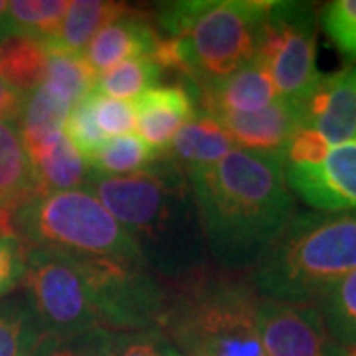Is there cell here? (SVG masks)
I'll return each instance as SVG.
<instances>
[{
	"label": "cell",
	"mask_w": 356,
	"mask_h": 356,
	"mask_svg": "<svg viewBox=\"0 0 356 356\" xmlns=\"http://www.w3.org/2000/svg\"><path fill=\"white\" fill-rule=\"evenodd\" d=\"M188 184L206 243L226 267H254L295 218L281 156L234 149L188 170Z\"/></svg>",
	"instance_id": "6da1fadb"
},
{
	"label": "cell",
	"mask_w": 356,
	"mask_h": 356,
	"mask_svg": "<svg viewBox=\"0 0 356 356\" xmlns=\"http://www.w3.org/2000/svg\"><path fill=\"white\" fill-rule=\"evenodd\" d=\"M356 269V210L295 214L252 269L259 299L315 303L327 287Z\"/></svg>",
	"instance_id": "7a4b0ae2"
},
{
	"label": "cell",
	"mask_w": 356,
	"mask_h": 356,
	"mask_svg": "<svg viewBox=\"0 0 356 356\" xmlns=\"http://www.w3.org/2000/svg\"><path fill=\"white\" fill-rule=\"evenodd\" d=\"M269 6L264 0L170 2L161 6L159 26L182 40L192 81L206 88L254 60Z\"/></svg>",
	"instance_id": "3957f363"
},
{
	"label": "cell",
	"mask_w": 356,
	"mask_h": 356,
	"mask_svg": "<svg viewBox=\"0 0 356 356\" xmlns=\"http://www.w3.org/2000/svg\"><path fill=\"white\" fill-rule=\"evenodd\" d=\"M4 218L14 236L32 248L83 257L143 259L139 242L86 188L36 194Z\"/></svg>",
	"instance_id": "277c9868"
},
{
	"label": "cell",
	"mask_w": 356,
	"mask_h": 356,
	"mask_svg": "<svg viewBox=\"0 0 356 356\" xmlns=\"http://www.w3.org/2000/svg\"><path fill=\"white\" fill-rule=\"evenodd\" d=\"M250 285L210 281L165 301L159 331L180 356H264Z\"/></svg>",
	"instance_id": "5b68a950"
},
{
	"label": "cell",
	"mask_w": 356,
	"mask_h": 356,
	"mask_svg": "<svg viewBox=\"0 0 356 356\" xmlns=\"http://www.w3.org/2000/svg\"><path fill=\"white\" fill-rule=\"evenodd\" d=\"M255 60L266 65L280 99L301 103L323 74L317 70V20L307 2H271Z\"/></svg>",
	"instance_id": "8992f818"
},
{
	"label": "cell",
	"mask_w": 356,
	"mask_h": 356,
	"mask_svg": "<svg viewBox=\"0 0 356 356\" xmlns=\"http://www.w3.org/2000/svg\"><path fill=\"white\" fill-rule=\"evenodd\" d=\"M89 287L99 327L111 332L159 331L165 295L143 261L76 255Z\"/></svg>",
	"instance_id": "52a82bcc"
},
{
	"label": "cell",
	"mask_w": 356,
	"mask_h": 356,
	"mask_svg": "<svg viewBox=\"0 0 356 356\" xmlns=\"http://www.w3.org/2000/svg\"><path fill=\"white\" fill-rule=\"evenodd\" d=\"M22 283L44 334L102 329L76 255L30 248Z\"/></svg>",
	"instance_id": "ba28073f"
},
{
	"label": "cell",
	"mask_w": 356,
	"mask_h": 356,
	"mask_svg": "<svg viewBox=\"0 0 356 356\" xmlns=\"http://www.w3.org/2000/svg\"><path fill=\"white\" fill-rule=\"evenodd\" d=\"M175 184L159 168H147L133 175H97L89 172L83 188L89 191L111 216L139 242L145 234L161 229L175 198Z\"/></svg>",
	"instance_id": "9c48e42d"
},
{
	"label": "cell",
	"mask_w": 356,
	"mask_h": 356,
	"mask_svg": "<svg viewBox=\"0 0 356 356\" xmlns=\"http://www.w3.org/2000/svg\"><path fill=\"white\" fill-rule=\"evenodd\" d=\"M255 329L264 356H341L313 303H280L259 299Z\"/></svg>",
	"instance_id": "30bf717a"
},
{
	"label": "cell",
	"mask_w": 356,
	"mask_h": 356,
	"mask_svg": "<svg viewBox=\"0 0 356 356\" xmlns=\"http://www.w3.org/2000/svg\"><path fill=\"white\" fill-rule=\"evenodd\" d=\"M287 186L323 212L356 210V137L332 147L315 165L283 166Z\"/></svg>",
	"instance_id": "8fae6325"
},
{
	"label": "cell",
	"mask_w": 356,
	"mask_h": 356,
	"mask_svg": "<svg viewBox=\"0 0 356 356\" xmlns=\"http://www.w3.org/2000/svg\"><path fill=\"white\" fill-rule=\"evenodd\" d=\"M210 117L226 131L236 149L267 156H283L295 131L305 125L303 105L285 99H277L255 113H214Z\"/></svg>",
	"instance_id": "7c38bea8"
},
{
	"label": "cell",
	"mask_w": 356,
	"mask_h": 356,
	"mask_svg": "<svg viewBox=\"0 0 356 356\" xmlns=\"http://www.w3.org/2000/svg\"><path fill=\"white\" fill-rule=\"evenodd\" d=\"M303 127L317 131L331 147L356 137V65L323 76L301 102Z\"/></svg>",
	"instance_id": "4fadbf2b"
},
{
	"label": "cell",
	"mask_w": 356,
	"mask_h": 356,
	"mask_svg": "<svg viewBox=\"0 0 356 356\" xmlns=\"http://www.w3.org/2000/svg\"><path fill=\"white\" fill-rule=\"evenodd\" d=\"M202 91L206 115L255 113L280 99L267 67L255 58L228 77L202 88Z\"/></svg>",
	"instance_id": "5bb4252c"
},
{
	"label": "cell",
	"mask_w": 356,
	"mask_h": 356,
	"mask_svg": "<svg viewBox=\"0 0 356 356\" xmlns=\"http://www.w3.org/2000/svg\"><path fill=\"white\" fill-rule=\"evenodd\" d=\"M137 111V133L147 145H151L159 153H163L170 140L175 139L178 129L186 125L196 117L194 102L184 88L147 89L135 99Z\"/></svg>",
	"instance_id": "9a60e30c"
},
{
	"label": "cell",
	"mask_w": 356,
	"mask_h": 356,
	"mask_svg": "<svg viewBox=\"0 0 356 356\" xmlns=\"http://www.w3.org/2000/svg\"><path fill=\"white\" fill-rule=\"evenodd\" d=\"M156 40L159 34L154 32L153 24H149L147 16L129 8L127 13L103 28L83 56L99 76L123 62L151 56Z\"/></svg>",
	"instance_id": "2e32d148"
},
{
	"label": "cell",
	"mask_w": 356,
	"mask_h": 356,
	"mask_svg": "<svg viewBox=\"0 0 356 356\" xmlns=\"http://www.w3.org/2000/svg\"><path fill=\"white\" fill-rule=\"evenodd\" d=\"M129 6L125 2H107V0H70L58 30L44 42L48 50L83 54L93 38L107 24L125 14Z\"/></svg>",
	"instance_id": "e0dca14e"
},
{
	"label": "cell",
	"mask_w": 356,
	"mask_h": 356,
	"mask_svg": "<svg viewBox=\"0 0 356 356\" xmlns=\"http://www.w3.org/2000/svg\"><path fill=\"white\" fill-rule=\"evenodd\" d=\"M236 147L210 115H200L178 129L175 139L161 153L172 163L184 166L186 172L192 168L210 166L232 153Z\"/></svg>",
	"instance_id": "ac0fdd59"
},
{
	"label": "cell",
	"mask_w": 356,
	"mask_h": 356,
	"mask_svg": "<svg viewBox=\"0 0 356 356\" xmlns=\"http://www.w3.org/2000/svg\"><path fill=\"white\" fill-rule=\"evenodd\" d=\"M40 194L38 180L26 154L18 123L0 121V214Z\"/></svg>",
	"instance_id": "d6986e66"
},
{
	"label": "cell",
	"mask_w": 356,
	"mask_h": 356,
	"mask_svg": "<svg viewBox=\"0 0 356 356\" xmlns=\"http://www.w3.org/2000/svg\"><path fill=\"white\" fill-rule=\"evenodd\" d=\"M70 111L72 107L51 95L44 86L26 95L18 129L28 156L40 153L64 135V121Z\"/></svg>",
	"instance_id": "ffe728a7"
},
{
	"label": "cell",
	"mask_w": 356,
	"mask_h": 356,
	"mask_svg": "<svg viewBox=\"0 0 356 356\" xmlns=\"http://www.w3.org/2000/svg\"><path fill=\"white\" fill-rule=\"evenodd\" d=\"M28 159L38 180L40 194L76 191L86 184L91 172L88 161L77 153L65 135Z\"/></svg>",
	"instance_id": "44dd1931"
},
{
	"label": "cell",
	"mask_w": 356,
	"mask_h": 356,
	"mask_svg": "<svg viewBox=\"0 0 356 356\" xmlns=\"http://www.w3.org/2000/svg\"><path fill=\"white\" fill-rule=\"evenodd\" d=\"M48 70V48L30 36H8L0 44V77L20 91L32 93L44 83Z\"/></svg>",
	"instance_id": "7402d4cb"
},
{
	"label": "cell",
	"mask_w": 356,
	"mask_h": 356,
	"mask_svg": "<svg viewBox=\"0 0 356 356\" xmlns=\"http://www.w3.org/2000/svg\"><path fill=\"white\" fill-rule=\"evenodd\" d=\"M97 74L83 54L48 50V70L44 88L72 109L95 89Z\"/></svg>",
	"instance_id": "603a6c76"
},
{
	"label": "cell",
	"mask_w": 356,
	"mask_h": 356,
	"mask_svg": "<svg viewBox=\"0 0 356 356\" xmlns=\"http://www.w3.org/2000/svg\"><path fill=\"white\" fill-rule=\"evenodd\" d=\"M44 331L28 295L0 301V356H32Z\"/></svg>",
	"instance_id": "cb8c5ba5"
},
{
	"label": "cell",
	"mask_w": 356,
	"mask_h": 356,
	"mask_svg": "<svg viewBox=\"0 0 356 356\" xmlns=\"http://www.w3.org/2000/svg\"><path fill=\"white\" fill-rule=\"evenodd\" d=\"M331 339L341 348L356 344V269L334 281L313 303Z\"/></svg>",
	"instance_id": "d4e9b609"
},
{
	"label": "cell",
	"mask_w": 356,
	"mask_h": 356,
	"mask_svg": "<svg viewBox=\"0 0 356 356\" xmlns=\"http://www.w3.org/2000/svg\"><path fill=\"white\" fill-rule=\"evenodd\" d=\"M161 153L147 145L139 135H123L109 139L97 153L88 159L89 170L97 175H133L151 168Z\"/></svg>",
	"instance_id": "484cf974"
},
{
	"label": "cell",
	"mask_w": 356,
	"mask_h": 356,
	"mask_svg": "<svg viewBox=\"0 0 356 356\" xmlns=\"http://www.w3.org/2000/svg\"><path fill=\"white\" fill-rule=\"evenodd\" d=\"M70 0H10L6 14V38L30 36L46 42L58 30Z\"/></svg>",
	"instance_id": "4316f807"
},
{
	"label": "cell",
	"mask_w": 356,
	"mask_h": 356,
	"mask_svg": "<svg viewBox=\"0 0 356 356\" xmlns=\"http://www.w3.org/2000/svg\"><path fill=\"white\" fill-rule=\"evenodd\" d=\"M161 70L154 64L149 56L143 58H135L123 64L115 65L113 70L99 74L95 79V93L111 97V99H121V102H129V99H137L140 93H145L147 89L156 86L159 77H161Z\"/></svg>",
	"instance_id": "83f0119b"
},
{
	"label": "cell",
	"mask_w": 356,
	"mask_h": 356,
	"mask_svg": "<svg viewBox=\"0 0 356 356\" xmlns=\"http://www.w3.org/2000/svg\"><path fill=\"white\" fill-rule=\"evenodd\" d=\"M121 332L89 329L74 334H44L32 356H115Z\"/></svg>",
	"instance_id": "f1b7e54d"
},
{
	"label": "cell",
	"mask_w": 356,
	"mask_h": 356,
	"mask_svg": "<svg viewBox=\"0 0 356 356\" xmlns=\"http://www.w3.org/2000/svg\"><path fill=\"white\" fill-rule=\"evenodd\" d=\"M323 30L346 62L356 64V0H334L323 10Z\"/></svg>",
	"instance_id": "f546056e"
},
{
	"label": "cell",
	"mask_w": 356,
	"mask_h": 356,
	"mask_svg": "<svg viewBox=\"0 0 356 356\" xmlns=\"http://www.w3.org/2000/svg\"><path fill=\"white\" fill-rule=\"evenodd\" d=\"M64 135L86 161L97 153L103 145L109 140L103 135L95 117H93L89 95L70 111L67 119L64 121Z\"/></svg>",
	"instance_id": "4dcf8cb0"
},
{
	"label": "cell",
	"mask_w": 356,
	"mask_h": 356,
	"mask_svg": "<svg viewBox=\"0 0 356 356\" xmlns=\"http://www.w3.org/2000/svg\"><path fill=\"white\" fill-rule=\"evenodd\" d=\"M91 109L97 125L107 139L113 137H123V135H133L137 129V111L135 103L121 102V99H111L99 93H91Z\"/></svg>",
	"instance_id": "1f68e13d"
},
{
	"label": "cell",
	"mask_w": 356,
	"mask_h": 356,
	"mask_svg": "<svg viewBox=\"0 0 356 356\" xmlns=\"http://www.w3.org/2000/svg\"><path fill=\"white\" fill-rule=\"evenodd\" d=\"M26 254L24 243L0 226V299L24 281Z\"/></svg>",
	"instance_id": "d6a6232c"
},
{
	"label": "cell",
	"mask_w": 356,
	"mask_h": 356,
	"mask_svg": "<svg viewBox=\"0 0 356 356\" xmlns=\"http://www.w3.org/2000/svg\"><path fill=\"white\" fill-rule=\"evenodd\" d=\"M331 149V145L323 139L317 131L309 127L297 129L281 156L283 166L315 165V163H321Z\"/></svg>",
	"instance_id": "836d02e7"
},
{
	"label": "cell",
	"mask_w": 356,
	"mask_h": 356,
	"mask_svg": "<svg viewBox=\"0 0 356 356\" xmlns=\"http://www.w3.org/2000/svg\"><path fill=\"white\" fill-rule=\"evenodd\" d=\"M170 344L161 331L121 332L115 356H168Z\"/></svg>",
	"instance_id": "e575fe53"
},
{
	"label": "cell",
	"mask_w": 356,
	"mask_h": 356,
	"mask_svg": "<svg viewBox=\"0 0 356 356\" xmlns=\"http://www.w3.org/2000/svg\"><path fill=\"white\" fill-rule=\"evenodd\" d=\"M26 95L20 91L10 88L2 77H0V121H14L18 123L22 105H24Z\"/></svg>",
	"instance_id": "d590c367"
},
{
	"label": "cell",
	"mask_w": 356,
	"mask_h": 356,
	"mask_svg": "<svg viewBox=\"0 0 356 356\" xmlns=\"http://www.w3.org/2000/svg\"><path fill=\"white\" fill-rule=\"evenodd\" d=\"M6 14H8V2L0 0V36L6 38Z\"/></svg>",
	"instance_id": "8d00e7d4"
},
{
	"label": "cell",
	"mask_w": 356,
	"mask_h": 356,
	"mask_svg": "<svg viewBox=\"0 0 356 356\" xmlns=\"http://www.w3.org/2000/svg\"><path fill=\"white\" fill-rule=\"evenodd\" d=\"M341 356H356V344L355 346H350V348H344Z\"/></svg>",
	"instance_id": "74e56055"
},
{
	"label": "cell",
	"mask_w": 356,
	"mask_h": 356,
	"mask_svg": "<svg viewBox=\"0 0 356 356\" xmlns=\"http://www.w3.org/2000/svg\"><path fill=\"white\" fill-rule=\"evenodd\" d=\"M168 356H180L177 353V350H175V348H172V346H170V353H168Z\"/></svg>",
	"instance_id": "f35d334b"
},
{
	"label": "cell",
	"mask_w": 356,
	"mask_h": 356,
	"mask_svg": "<svg viewBox=\"0 0 356 356\" xmlns=\"http://www.w3.org/2000/svg\"><path fill=\"white\" fill-rule=\"evenodd\" d=\"M2 40H4V38H2V36H0V44H2Z\"/></svg>",
	"instance_id": "ab89813d"
}]
</instances>
